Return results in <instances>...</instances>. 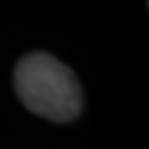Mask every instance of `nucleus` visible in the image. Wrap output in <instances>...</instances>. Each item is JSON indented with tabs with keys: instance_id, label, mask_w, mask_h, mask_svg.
Here are the masks:
<instances>
[{
	"instance_id": "f257e3e1",
	"label": "nucleus",
	"mask_w": 149,
	"mask_h": 149,
	"mask_svg": "<svg viewBox=\"0 0 149 149\" xmlns=\"http://www.w3.org/2000/svg\"><path fill=\"white\" fill-rule=\"evenodd\" d=\"M13 86L20 101L37 116L68 123L81 112V88L72 70L46 53H31L15 66Z\"/></svg>"
}]
</instances>
